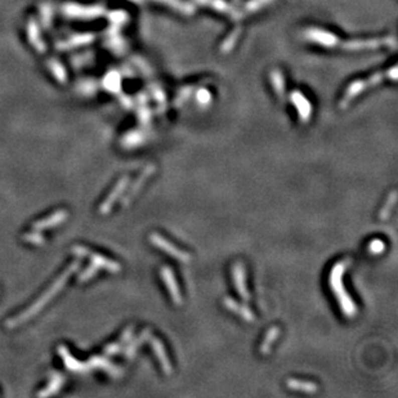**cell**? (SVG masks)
<instances>
[{"label":"cell","mask_w":398,"mask_h":398,"mask_svg":"<svg viewBox=\"0 0 398 398\" xmlns=\"http://www.w3.org/2000/svg\"><path fill=\"white\" fill-rule=\"evenodd\" d=\"M349 263H351V259H343V260L338 261L336 264H334V267L330 271L329 284L334 297L338 300L339 307H340L345 317L353 318L358 312V309H357V306L354 304L352 298L348 295L344 285H343V275L349 267Z\"/></svg>","instance_id":"cell-1"},{"label":"cell","mask_w":398,"mask_h":398,"mask_svg":"<svg viewBox=\"0 0 398 398\" xmlns=\"http://www.w3.org/2000/svg\"><path fill=\"white\" fill-rule=\"evenodd\" d=\"M76 268H77V263H74V266H72L71 268H69V270L66 271L65 274H63L62 276H61V279H60V280H57L56 283H54V285L51 288V290L47 291V293H45L44 297L40 298V299H39V302H36V303L34 304V306L31 307L30 309H29V311H26V312H25V313H22V315L20 316V317L16 318L15 321L11 322V325L21 324V322H24L25 320H26V318H29V317H31V316H33V315H35V313L38 312L39 309L42 308V307L44 306L45 303H47L48 300H51V299H52V297H53V295L56 294L57 291H60V290H61V288H62V286H63V284L66 283V280L69 279L70 275H71L72 272H74V271L76 270Z\"/></svg>","instance_id":"cell-2"},{"label":"cell","mask_w":398,"mask_h":398,"mask_svg":"<svg viewBox=\"0 0 398 398\" xmlns=\"http://www.w3.org/2000/svg\"><path fill=\"white\" fill-rule=\"evenodd\" d=\"M150 241L152 242V245H155L156 247L161 249L163 251L168 254V255L176 258L177 260L181 261H190L191 255L187 251H183L182 249L177 247L176 245H173L170 241H168L167 238H164L163 236L158 235V233H151L150 235Z\"/></svg>","instance_id":"cell-3"},{"label":"cell","mask_w":398,"mask_h":398,"mask_svg":"<svg viewBox=\"0 0 398 398\" xmlns=\"http://www.w3.org/2000/svg\"><path fill=\"white\" fill-rule=\"evenodd\" d=\"M160 276L161 279L164 280V283H165V286H167L168 291H169L170 298H172L173 302H174L177 306H181V304L183 303V298H182L178 283H177L176 277H174L172 268L164 267L163 270L160 271Z\"/></svg>","instance_id":"cell-4"},{"label":"cell","mask_w":398,"mask_h":398,"mask_svg":"<svg viewBox=\"0 0 398 398\" xmlns=\"http://www.w3.org/2000/svg\"><path fill=\"white\" fill-rule=\"evenodd\" d=\"M232 277L235 281V288L237 290L238 295L242 298V300L249 302L250 300V293L247 291L246 288V275H245V267L242 266V263H236L232 268Z\"/></svg>","instance_id":"cell-5"},{"label":"cell","mask_w":398,"mask_h":398,"mask_svg":"<svg viewBox=\"0 0 398 398\" xmlns=\"http://www.w3.org/2000/svg\"><path fill=\"white\" fill-rule=\"evenodd\" d=\"M149 339H150V344H151L152 349H154L155 354H156L159 362H160L163 371L165 372L167 375H170L173 372V367H172V363H170L169 358H168V354H167V352H165V348H164L163 343H161L160 340L156 338V336L150 335Z\"/></svg>","instance_id":"cell-6"},{"label":"cell","mask_w":398,"mask_h":398,"mask_svg":"<svg viewBox=\"0 0 398 398\" xmlns=\"http://www.w3.org/2000/svg\"><path fill=\"white\" fill-rule=\"evenodd\" d=\"M74 250H76V251H81V255H88L90 256V259H92L93 264L95 266V267H101V268H104V270L107 271H111V272H119L120 270H121V267H120L117 263H115V261L110 260V259L104 258V256L102 255H93V254H89L88 253V250H85L84 247H75Z\"/></svg>","instance_id":"cell-7"},{"label":"cell","mask_w":398,"mask_h":398,"mask_svg":"<svg viewBox=\"0 0 398 398\" xmlns=\"http://www.w3.org/2000/svg\"><path fill=\"white\" fill-rule=\"evenodd\" d=\"M224 307H226L227 309H229L231 312H235L237 313L238 316H240L242 320H245V321L247 322H253L254 320H255V316H254V313L251 312V309L249 308L247 306H242V304H238L236 300L231 299V298H226L224 299Z\"/></svg>","instance_id":"cell-8"},{"label":"cell","mask_w":398,"mask_h":398,"mask_svg":"<svg viewBox=\"0 0 398 398\" xmlns=\"http://www.w3.org/2000/svg\"><path fill=\"white\" fill-rule=\"evenodd\" d=\"M128 182H129L128 177H124V178H121L119 182H117V184L115 186L113 191L110 193V196L106 199V201L103 202V205L101 206L102 214H106V213H107V211L112 208V205L115 204L116 200L119 199V196L122 193V191H124L125 187L128 186Z\"/></svg>","instance_id":"cell-9"},{"label":"cell","mask_w":398,"mask_h":398,"mask_svg":"<svg viewBox=\"0 0 398 398\" xmlns=\"http://www.w3.org/2000/svg\"><path fill=\"white\" fill-rule=\"evenodd\" d=\"M154 172H155L154 165H150V167H147L145 170H143V173L141 174L140 178H138L137 182H136V183L133 184V187H131V190H130V192H129V195L124 199V206L129 205V202H130L131 200L134 199V196L137 195L138 191H140L141 188H142V186L145 184L146 179L149 178L150 176H152V174H154Z\"/></svg>","instance_id":"cell-10"},{"label":"cell","mask_w":398,"mask_h":398,"mask_svg":"<svg viewBox=\"0 0 398 398\" xmlns=\"http://www.w3.org/2000/svg\"><path fill=\"white\" fill-rule=\"evenodd\" d=\"M288 386L293 390H300L304 393H315L317 392L318 386L317 384L312 383V381H306V380H298V379H289L286 381Z\"/></svg>","instance_id":"cell-11"},{"label":"cell","mask_w":398,"mask_h":398,"mask_svg":"<svg viewBox=\"0 0 398 398\" xmlns=\"http://www.w3.org/2000/svg\"><path fill=\"white\" fill-rule=\"evenodd\" d=\"M279 335H280V329L277 326L271 327V329L268 330L267 334H266V336H264V339H263V342H261V344H260V353L261 354L270 353L271 347H272V344L276 342V339L279 338Z\"/></svg>","instance_id":"cell-12"},{"label":"cell","mask_w":398,"mask_h":398,"mask_svg":"<svg viewBox=\"0 0 398 398\" xmlns=\"http://www.w3.org/2000/svg\"><path fill=\"white\" fill-rule=\"evenodd\" d=\"M133 330H134V327H133V326H129L128 329L125 330V333L122 334L121 339H120L119 342L115 343V344H112V345H110V347H108V348H106V353H107V354H115V353H117V352L120 351V348H121L122 345H124L125 343L128 342L129 339H130L131 334H133Z\"/></svg>","instance_id":"cell-13"},{"label":"cell","mask_w":398,"mask_h":398,"mask_svg":"<svg viewBox=\"0 0 398 398\" xmlns=\"http://www.w3.org/2000/svg\"><path fill=\"white\" fill-rule=\"evenodd\" d=\"M395 200H397V192H395V191H392L389 197L386 199L385 205H384L380 210V215H379V218H380L381 220H386L389 218L390 211H392V208L395 204Z\"/></svg>","instance_id":"cell-14"},{"label":"cell","mask_w":398,"mask_h":398,"mask_svg":"<svg viewBox=\"0 0 398 398\" xmlns=\"http://www.w3.org/2000/svg\"><path fill=\"white\" fill-rule=\"evenodd\" d=\"M150 335H151V331H150L149 329H146L145 331H143V333L141 334V335L138 336V338L136 339V340H134L133 344L129 345L128 349H126V352H125V356L128 357V358H130V357H133V354L136 353V351H137L138 345L142 344V343L145 342V340H147V339L150 338Z\"/></svg>","instance_id":"cell-15"},{"label":"cell","mask_w":398,"mask_h":398,"mask_svg":"<svg viewBox=\"0 0 398 398\" xmlns=\"http://www.w3.org/2000/svg\"><path fill=\"white\" fill-rule=\"evenodd\" d=\"M66 211H60L58 214H54L53 217H51L49 219H44L42 220V222L36 223L35 228H45V227H51V226H54V224H57V223L62 222L63 219L66 218Z\"/></svg>","instance_id":"cell-16"},{"label":"cell","mask_w":398,"mask_h":398,"mask_svg":"<svg viewBox=\"0 0 398 398\" xmlns=\"http://www.w3.org/2000/svg\"><path fill=\"white\" fill-rule=\"evenodd\" d=\"M384 249H385V245H384L383 241L380 240H372L371 242L368 244V251L371 254H374V255L383 253Z\"/></svg>","instance_id":"cell-17"}]
</instances>
